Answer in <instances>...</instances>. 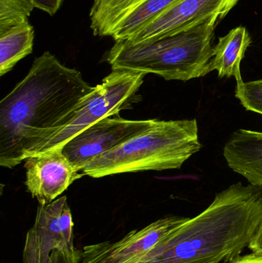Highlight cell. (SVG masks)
<instances>
[{
    "label": "cell",
    "instance_id": "6da1fadb",
    "mask_svg": "<svg viewBox=\"0 0 262 263\" xmlns=\"http://www.w3.org/2000/svg\"><path fill=\"white\" fill-rule=\"evenodd\" d=\"M94 87L49 52L0 103V165L12 168L35 155L69 123Z\"/></svg>",
    "mask_w": 262,
    "mask_h": 263
},
{
    "label": "cell",
    "instance_id": "7a4b0ae2",
    "mask_svg": "<svg viewBox=\"0 0 262 263\" xmlns=\"http://www.w3.org/2000/svg\"><path fill=\"white\" fill-rule=\"evenodd\" d=\"M262 222V188L233 184L135 263L232 262Z\"/></svg>",
    "mask_w": 262,
    "mask_h": 263
},
{
    "label": "cell",
    "instance_id": "3957f363",
    "mask_svg": "<svg viewBox=\"0 0 262 263\" xmlns=\"http://www.w3.org/2000/svg\"><path fill=\"white\" fill-rule=\"evenodd\" d=\"M221 15L186 30L152 41L115 42L107 55L112 70L153 73L166 80L188 81L210 72L212 40Z\"/></svg>",
    "mask_w": 262,
    "mask_h": 263
},
{
    "label": "cell",
    "instance_id": "277c9868",
    "mask_svg": "<svg viewBox=\"0 0 262 263\" xmlns=\"http://www.w3.org/2000/svg\"><path fill=\"white\" fill-rule=\"evenodd\" d=\"M201 147L195 119L156 120L144 133L92 159L82 173L100 178L120 173L178 170Z\"/></svg>",
    "mask_w": 262,
    "mask_h": 263
},
{
    "label": "cell",
    "instance_id": "5b68a950",
    "mask_svg": "<svg viewBox=\"0 0 262 263\" xmlns=\"http://www.w3.org/2000/svg\"><path fill=\"white\" fill-rule=\"evenodd\" d=\"M146 74L126 70H112L93 90L83 99L72 120L49 139L35 155L60 149L97 122L118 114L135 101ZM34 156V155H33Z\"/></svg>",
    "mask_w": 262,
    "mask_h": 263
},
{
    "label": "cell",
    "instance_id": "8992f818",
    "mask_svg": "<svg viewBox=\"0 0 262 263\" xmlns=\"http://www.w3.org/2000/svg\"><path fill=\"white\" fill-rule=\"evenodd\" d=\"M178 0H94L89 18L94 35L126 41Z\"/></svg>",
    "mask_w": 262,
    "mask_h": 263
},
{
    "label": "cell",
    "instance_id": "52a82bcc",
    "mask_svg": "<svg viewBox=\"0 0 262 263\" xmlns=\"http://www.w3.org/2000/svg\"><path fill=\"white\" fill-rule=\"evenodd\" d=\"M156 120H129L112 116L97 122L75 137L60 149L78 171L92 159L108 153L153 126Z\"/></svg>",
    "mask_w": 262,
    "mask_h": 263
},
{
    "label": "cell",
    "instance_id": "ba28073f",
    "mask_svg": "<svg viewBox=\"0 0 262 263\" xmlns=\"http://www.w3.org/2000/svg\"><path fill=\"white\" fill-rule=\"evenodd\" d=\"M73 228L66 196L38 205L33 227L26 235L23 263H49L54 250L74 248Z\"/></svg>",
    "mask_w": 262,
    "mask_h": 263
},
{
    "label": "cell",
    "instance_id": "9c48e42d",
    "mask_svg": "<svg viewBox=\"0 0 262 263\" xmlns=\"http://www.w3.org/2000/svg\"><path fill=\"white\" fill-rule=\"evenodd\" d=\"M189 218L166 216L139 230H134L115 242L86 246L79 263H135Z\"/></svg>",
    "mask_w": 262,
    "mask_h": 263
},
{
    "label": "cell",
    "instance_id": "30bf717a",
    "mask_svg": "<svg viewBox=\"0 0 262 263\" xmlns=\"http://www.w3.org/2000/svg\"><path fill=\"white\" fill-rule=\"evenodd\" d=\"M239 0H178L126 41L143 43L186 30L214 15L224 18Z\"/></svg>",
    "mask_w": 262,
    "mask_h": 263
},
{
    "label": "cell",
    "instance_id": "8fae6325",
    "mask_svg": "<svg viewBox=\"0 0 262 263\" xmlns=\"http://www.w3.org/2000/svg\"><path fill=\"white\" fill-rule=\"evenodd\" d=\"M25 161V184L39 205L53 202L71 184L85 176L69 162L61 149L38 153Z\"/></svg>",
    "mask_w": 262,
    "mask_h": 263
},
{
    "label": "cell",
    "instance_id": "7c38bea8",
    "mask_svg": "<svg viewBox=\"0 0 262 263\" xmlns=\"http://www.w3.org/2000/svg\"><path fill=\"white\" fill-rule=\"evenodd\" d=\"M251 42L250 35L244 26L235 28L220 37L209 63L210 72L216 70L220 78L235 77L237 83L243 81L240 65Z\"/></svg>",
    "mask_w": 262,
    "mask_h": 263
},
{
    "label": "cell",
    "instance_id": "4fadbf2b",
    "mask_svg": "<svg viewBox=\"0 0 262 263\" xmlns=\"http://www.w3.org/2000/svg\"><path fill=\"white\" fill-rule=\"evenodd\" d=\"M34 38L35 30L29 22L0 33V77L32 53Z\"/></svg>",
    "mask_w": 262,
    "mask_h": 263
},
{
    "label": "cell",
    "instance_id": "5bb4252c",
    "mask_svg": "<svg viewBox=\"0 0 262 263\" xmlns=\"http://www.w3.org/2000/svg\"><path fill=\"white\" fill-rule=\"evenodd\" d=\"M35 8L30 0H0V33L29 22Z\"/></svg>",
    "mask_w": 262,
    "mask_h": 263
},
{
    "label": "cell",
    "instance_id": "9a60e30c",
    "mask_svg": "<svg viewBox=\"0 0 262 263\" xmlns=\"http://www.w3.org/2000/svg\"><path fill=\"white\" fill-rule=\"evenodd\" d=\"M235 97L245 109L262 115V79L237 83Z\"/></svg>",
    "mask_w": 262,
    "mask_h": 263
},
{
    "label": "cell",
    "instance_id": "2e32d148",
    "mask_svg": "<svg viewBox=\"0 0 262 263\" xmlns=\"http://www.w3.org/2000/svg\"><path fill=\"white\" fill-rule=\"evenodd\" d=\"M81 251L75 247L70 250H54L49 263H79Z\"/></svg>",
    "mask_w": 262,
    "mask_h": 263
},
{
    "label": "cell",
    "instance_id": "e0dca14e",
    "mask_svg": "<svg viewBox=\"0 0 262 263\" xmlns=\"http://www.w3.org/2000/svg\"><path fill=\"white\" fill-rule=\"evenodd\" d=\"M37 9L54 15L61 8L64 0H30Z\"/></svg>",
    "mask_w": 262,
    "mask_h": 263
},
{
    "label": "cell",
    "instance_id": "ac0fdd59",
    "mask_svg": "<svg viewBox=\"0 0 262 263\" xmlns=\"http://www.w3.org/2000/svg\"><path fill=\"white\" fill-rule=\"evenodd\" d=\"M230 263H262V253L252 252L245 256H239Z\"/></svg>",
    "mask_w": 262,
    "mask_h": 263
},
{
    "label": "cell",
    "instance_id": "d6986e66",
    "mask_svg": "<svg viewBox=\"0 0 262 263\" xmlns=\"http://www.w3.org/2000/svg\"><path fill=\"white\" fill-rule=\"evenodd\" d=\"M249 249L252 252H258L262 253V222L258 228V231L255 233L254 237L249 245Z\"/></svg>",
    "mask_w": 262,
    "mask_h": 263
}]
</instances>
